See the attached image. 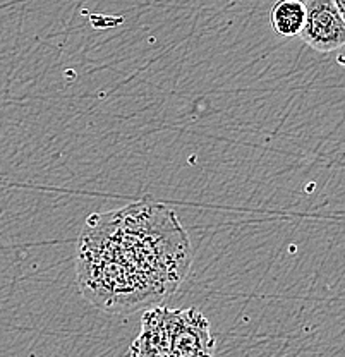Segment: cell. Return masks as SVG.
<instances>
[{
	"label": "cell",
	"mask_w": 345,
	"mask_h": 357,
	"mask_svg": "<svg viewBox=\"0 0 345 357\" xmlns=\"http://www.w3.org/2000/svg\"><path fill=\"white\" fill-rule=\"evenodd\" d=\"M306 20L299 36L320 54L340 50L345 43L344 13L333 0H306Z\"/></svg>",
	"instance_id": "3"
},
{
	"label": "cell",
	"mask_w": 345,
	"mask_h": 357,
	"mask_svg": "<svg viewBox=\"0 0 345 357\" xmlns=\"http://www.w3.org/2000/svg\"><path fill=\"white\" fill-rule=\"evenodd\" d=\"M270 20L277 35L298 36L306 20V3L302 0H278Z\"/></svg>",
	"instance_id": "4"
},
{
	"label": "cell",
	"mask_w": 345,
	"mask_h": 357,
	"mask_svg": "<svg viewBox=\"0 0 345 357\" xmlns=\"http://www.w3.org/2000/svg\"><path fill=\"white\" fill-rule=\"evenodd\" d=\"M131 356H213L210 321L196 307H151L141 318L139 335L129 347Z\"/></svg>",
	"instance_id": "2"
},
{
	"label": "cell",
	"mask_w": 345,
	"mask_h": 357,
	"mask_svg": "<svg viewBox=\"0 0 345 357\" xmlns=\"http://www.w3.org/2000/svg\"><path fill=\"white\" fill-rule=\"evenodd\" d=\"M191 261L176 211L144 199L88 218L77 244V284L95 307L131 312L169 297Z\"/></svg>",
	"instance_id": "1"
},
{
	"label": "cell",
	"mask_w": 345,
	"mask_h": 357,
	"mask_svg": "<svg viewBox=\"0 0 345 357\" xmlns=\"http://www.w3.org/2000/svg\"><path fill=\"white\" fill-rule=\"evenodd\" d=\"M333 3H335V6L339 7L340 13L345 14V0H333Z\"/></svg>",
	"instance_id": "5"
}]
</instances>
